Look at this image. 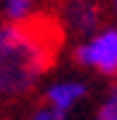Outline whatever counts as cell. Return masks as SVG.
I'll use <instances>...</instances> for the list:
<instances>
[{"instance_id": "52a82bcc", "label": "cell", "mask_w": 117, "mask_h": 120, "mask_svg": "<svg viewBox=\"0 0 117 120\" xmlns=\"http://www.w3.org/2000/svg\"><path fill=\"white\" fill-rule=\"evenodd\" d=\"M67 117V112H61V109H56V107H51V104H40V107L32 112V120H64Z\"/></svg>"}, {"instance_id": "6da1fadb", "label": "cell", "mask_w": 117, "mask_h": 120, "mask_svg": "<svg viewBox=\"0 0 117 120\" xmlns=\"http://www.w3.org/2000/svg\"><path fill=\"white\" fill-rule=\"evenodd\" d=\"M59 38L43 24L5 22L0 24V99L29 94L48 72Z\"/></svg>"}, {"instance_id": "7a4b0ae2", "label": "cell", "mask_w": 117, "mask_h": 120, "mask_svg": "<svg viewBox=\"0 0 117 120\" xmlns=\"http://www.w3.org/2000/svg\"><path fill=\"white\" fill-rule=\"evenodd\" d=\"M74 61L80 67L96 69L99 75H117V27H99L74 48Z\"/></svg>"}, {"instance_id": "5b68a950", "label": "cell", "mask_w": 117, "mask_h": 120, "mask_svg": "<svg viewBox=\"0 0 117 120\" xmlns=\"http://www.w3.org/2000/svg\"><path fill=\"white\" fill-rule=\"evenodd\" d=\"M32 11H35V0H5L3 16L5 22H27L32 19Z\"/></svg>"}, {"instance_id": "ba28073f", "label": "cell", "mask_w": 117, "mask_h": 120, "mask_svg": "<svg viewBox=\"0 0 117 120\" xmlns=\"http://www.w3.org/2000/svg\"><path fill=\"white\" fill-rule=\"evenodd\" d=\"M112 13H114V19H117V0H112Z\"/></svg>"}, {"instance_id": "3957f363", "label": "cell", "mask_w": 117, "mask_h": 120, "mask_svg": "<svg viewBox=\"0 0 117 120\" xmlns=\"http://www.w3.org/2000/svg\"><path fill=\"white\" fill-rule=\"evenodd\" d=\"M67 27L77 35H91L101 27V8L96 0H69L64 5Z\"/></svg>"}, {"instance_id": "8992f818", "label": "cell", "mask_w": 117, "mask_h": 120, "mask_svg": "<svg viewBox=\"0 0 117 120\" xmlns=\"http://www.w3.org/2000/svg\"><path fill=\"white\" fill-rule=\"evenodd\" d=\"M96 120H117V86L106 94L101 107L96 109Z\"/></svg>"}, {"instance_id": "277c9868", "label": "cell", "mask_w": 117, "mask_h": 120, "mask_svg": "<svg viewBox=\"0 0 117 120\" xmlns=\"http://www.w3.org/2000/svg\"><path fill=\"white\" fill-rule=\"evenodd\" d=\"M85 96H88V86L82 80H59V83H53V86H48L45 94H43L45 104L67 112V115H69V109L77 107Z\"/></svg>"}]
</instances>
